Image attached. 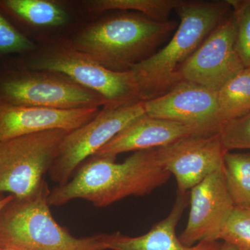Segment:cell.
Returning <instances> with one entry per match:
<instances>
[{
    "instance_id": "5",
    "label": "cell",
    "mask_w": 250,
    "mask_h": 250,
    "mask_svg": "<svg viewBox=\"0 0 250 250\" xmlns=\"http://www.w3.org/2000/svg\"><path fill=\"white\" fill-rule=\"evenodd\" d=\"M0 105L68 110L104 107L108 103L68 77L17 65L0 72Z\"/></svg>"
},
{
    "instance_id": "13",
    "label": "cell",
    "mask_w": 250,
    "mask_h": 250,
    "mask_svg": "<svg viewBox=\"0 0 250 250\" xmlns=\"http://www.w3.org/2000/svg\"><path fill=\"white\" fill-rule=\"evenodd\" d=\"M100 108L67 110L0 105V142L49 130L70 132L93 120Z\"/></svg>"
},
{
    "instance_id": "22",
    "label": "cell",
    "mask_w": 250,
    "mask_h": 250,
    "mask_svg": "<svg viewBox=\"0 0 250 250\" xmlns=\"http://www.w3.org/2000/svg\"><path fill=\"white\" fill-rule=\"evenodd\" d=\"M35 48L33 41L0 11V58L10 54L28 53Z\"/></svg>"
},
{
    "instance_id": "9",
    "label": "cell",
    "mask_w": 250,
    "mask_h": 250,
    "mask_svg": "<svg viewBox=\"0 0 250 250\" xmlns=\"http://www.w3.org/2000/svg\"><path fill=\"white\" fill-rule=\"evenodd\" d=\"M236 24L228 16L210 32L179 69L182 81L215 93L245 68L235 47Z\"/></svg>"
},
{
    "instance_id": "25",
    "label": "cell",
    "mask_w": 250,
    "mask_h": 250,
    "mask_svg": "<svg viewBox=\"0 0 250 250\" xmlns=\"http://www.w3.org/2000/svg\"><path fill=\"white\" fill-rule=\"evenodd\" d=\"M218 250H239L236 247L227 243H222L221 246Z\"/></svg>"
},
{
    "instance_id": "11",
    "label": "cell",
    "mask_w": 250,
    "mask_h": 250,
    "mask_svg": "<svg viewBox=\"0 0 250 250\" xmlns=\"http://www.w3.org/2000/svg\"><path fill=\"white\" fill-rule=\"evenodd\" d=\"M227 152L220 133L189 136L157 148L161 165L175 177L177 194L188 192L210 174L223 168Z\"/></svg>"
},
{
    "instance_id": "20",
    "label": "cell",
    "mask_w": 250,
    "mask_h": 250,
    "mask_svg": "<svg viewBox=\"0 0 250 250\" xmlns=\"http://www.w3.org/2000/svg\"><path fill=\"white\" fill-rule=\"evenodd\" d=\"M239 250H250V207H235L224 225L219 241Z\"/></svg>"
},
{
    "instance_id": "26",
    "label": "cell",
    "mask_w": 250,
    "mask_h": 250,
    "mask_svg": "<svg viewBox=\"0 0 250 250\" xmlns=\"http://www.w3.org/2000/svg\"><path fill=\"white\" fill-rule=\"evenodd\" d=\"M0 250H10L6 249V248H2V247L0 246Z\"/></svg>"
},
{
    "instance_id": "1",
    "label": "cell",
    "mask_w": 250,
    "mask_h": 250,
    "mask_svg": "<svg viewBox=\"0 0 250 250\" xmlns=\"http://www.w3.org/2000/svg\"><path fill=\"white\" fill-rule=\"evenodd\" d=\"M116 156L94 154L68 182L50 190L49 205L84 200L103 208L130 196H145L165 184L171 174L159 161L157 149L138 151L123 163Z\"/></svg>"
},
{
    "instance_id": "17",
    "label": "cell",
    "mask_w": 250,
    "mask_h": 250,
    "mask_svg": "<svg viewBox=\"0 0 250 250\" xmlns=\"http://www.w3.org/2000/svg\"><path fill=\"white\" fill-rule=\"evenodd\" d=\"M223 126L250 111V68H244L217 92Z\"/></svg>"
},
{
    "instance_id": "8",
    "label": "cell",
    "mask_w": 250,
    "mask_h": 250,
    "mask_svg": "<svg viewBox=\"0 0 250 250\" xmlns=\"http://www.w3.org/2000/svg\"><path fill=\"white\" fill-rule=\"evenodd\" d=\"M144 114L143 102L121 106H104L93 120L67 133L62 139L48 172L51 179L58 186L66 184L86 159Z\"/></svg>"
},
{
    "instance_id": "18",
    "label": "cell",
    "mask_w": 250,
    "mask_h": 250,
    "mask_svg": "<svg viewBox=\"0 0 250 250\" xmlns=\"http://www.w3.org/2000/svg\"><path fill=\"white\" fill-rule=\"evenodd\" d=\"M183 0H94L88 1V10L103 13L112 10L133 11L159 22L169 21L172 10L184 3Z\"/></svg>"
},
{
    "instance_id": "21",
    "label": "cell",
    "mask_w": 250,
    "mask_h": 250,
    "mask_svg": "<svg viewBox=\"0 0 250 250\" xmlns=\"http://www.w3.org/2000/svg\"><path fill=\"white\" fill-rule=\"evenodd\" d=\"M236 24L235 47L245 68H250V0H228Z\"/></svg>"
},
{
    "instance_id": "19",
    "label": "cell",
    "mask_w": 250,
    "mask_h": 250,
    "mask_svg": "<svg viewBox=\"0 0 250 250\" xmlns=\"http://www.w3.org/2000/svg\"><path fill=\"white\" fill-rule=\"evenodd\" d=\"M224 172L235 207H250V153L227 152Z\"/></svg>"
},
{
    "instance_id": "23",
    "label": "cell",
    "mask_w": 250,
    "mask_h": 250,
    "mask_svg": "<svg viewBox=\"0 0 250 250\" xmlns=\"http://www.w3.org/2000/svg\"><path fill=\"white\" fill-rule=\"evenodd\" d=\"M220 136L228 152L233 149H250V111L224 125Z\"/></svg>"
},
{
    "instance_id": "3",
    "label": "cell",
    "mask_w": 250,
    "mask_h": 250,
    "mask_svg": "<svg viewBox=\"0 0 250 250\" xmlns=\"http://www.w3.org/2000/svg\"><path fill=\"white\" fill-rule=\"evenodd\" d=\"M177 27L176 21L159 22L139 13H123L85 28L71 45L106 68L128 71L155 53Z\"/></svg>"
},
{
    "instance_id": "24",
    "label": "cell",
    "mask_w": 250,
    "mask_h": 250,
    "mask_svg": "<svg viewBox=\"0 0 250 250\" xmlns=\"http://www.w3.org/2000/svg\"><path fill=\"white\" fill-rule=\"evenodd\" d=\"M14 196L11 195H0V210L13 200Z\"/></svg>"
},
{
    "instance_id": "15",
    "label": "cell",
    "mask_w": 250,
    "mask_h": 250,
    "mask_svg": "<svg viewBox=\"0 0 250 250\" xmlns=\"http://www.w3.org/2000/svg\"><path fill=\"white\" fill-rule=\"evenodd\" d=\"M189 203V193L177 194L170 213L155 224L142 236L131 237L119 232L112 233L108 243L110 250H218V241H201L187 246L176 235V227Z\"/></svg>"
},
{
    "instance_id": "7",
    "label": "cell",
    "mask_w": 250,
    "mask_h": 250,
    "mask_svg": "<svg viewBox=\"0 0 250 250\" xmlns=\"http://www.w3.org/2000/svg\"><path fill=\"white\" fill-rule=\"evenodd\" d=\"M67 131L54 129L0 142V195L23 198L45 181Z\"/></svg>"
},
{
    "instance_id": "14",
    "label": "cell",
    "mask_w": 250,
    "mask_h": 250,
    "mask_svg": "<svg viewBox=\"0 0 250 250\" xmlns=\"http://www.w3.org/2000/svg\"><path fill=\"white\" fill-rule=\"evenodd\" d=\"M191 136V128L177 122L143 115L129 123L95 154L116 156L122 153L157 149Z\"/></svg>"
},
{
    "instance_id": "6",
    "label": "cell",
    "mask_w": 250,
    "mask_h": 250,
    "mask_svg": "<svg viewBox=\"0 0 250 250\" xmlns=\"http://www.w3.org/2000/svg\"><path fill=\"white\" fill-rule=\"evenodd\" d=\"M18 65L31 71L53 72L68 77L101 95L110 106L143 102L131 70L116 72L106 68L72 45L57 47Z\"/></svg>"
},
{
    "instance_id": "10",
    "label": "cell",
    "mask_w": 250,
    "mask_h": 250,
    "mask_svg": "<svg viewBox=\"0 0 250 250\" xmlns=\"http://www.w3.org/2000/svg\"><path fill=\"white\" fill-rule=\"evenodd\" d=\"M143 106L148 116L181 123L198 136L219 134L223 126L217 93L187 81L160 97L143 102Z\"/></svg>"
},
{
    "instance_id": "4",
    "label": "cell",
    "mask_w": 250,
    "mask_h": 250,
    "mask_svg": "<svg viewBox=\"0 0 250 250\" xmlns=\"http://www.w3.org/2000/svg\"><path fill=\"white\" fill-rule=\"evenodd\" d=\"M46 181L27 197L16 198L0 210V246L10 250H108L111 234L77 238L54 218Z\"/></svg>"
},
{
    "instance_id": "12",
    "label": "cell",
    "mask_w": 250,
    "mask_h": 250,
    "mask_svg": "<svg viewBox=\"0 0 250 250\" xmlns=\"http://www.w3.org/2000/svg\"><path fill=\"white\" fill-rule=\"evenodd\" d=\"M190 190V213L179 241L187 246L201 241H218L220 231L235 207L227 188L224 167Z\"/></svg>"
},
{
    "instance_id": "16",
    "label": "cell",
    "mask_w": 250,
    "mask_h": 250,
    "mask_svg": "<svg viewBox=\"0 0 250 250\" xmlns=\"http://www.w3.org/2000/svg\"><path fill=\"white\" fill-rule=\"evenodd\" d=\"M0 11L14 25L58 27L69 19L65 10L46 0H0Z\"/></svg>"
},
{
    "instance_id": "2",
    "label": "cell",
    "mask_w": 250,
    "mask_h": 250,
    "mask_svg": "<svg viewBox=\"0 0 250 250\" xmlns=\"http://www.w3.org/2000/svg\"><path fill=\"white\" fill-rule=\"evenodd\" d=\"M228 1H184L176 9L180 19L167 45L131 68L143 102L158 98L182 82L179 69L210 32L228 17Z\"/></svg>"
}]
</instances>
